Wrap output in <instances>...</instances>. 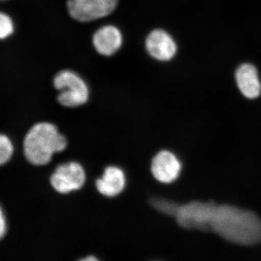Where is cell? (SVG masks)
Listing matches in <instances>:
<instances>
[{"instance_id":"cell-15","label":"cell","mask_w":261,"mask_h":261,"mask_svg":"<svg viewBox=\"0 0 261 261\" xmlns=\"http://www.w3.org/2000/svg\"><path fill=\"white\" fill-rule=\"evenodd\" d=\"M7 231L6 219L3 209L0 207V240L4 238Z\"/></svg>"},{"instance_id":"cell-16","label":"cell","mask_w":261,"mask_h":261,"mask_svg":"<svg viewBox=\"0 0 261 261\" xmlns=\"http://www.w3.org/2000/svg\"><path fill=\"white\" fill-rule=\"evenodd\" d=\"M97 260V258H96L95 257H92V256L86 257V258L83 259V260Z\"/></svg>"},{"instance_id":"cell-3","label":"cell","mask_w":261,"mask_h":261,"mask_svg":"<svg viewBox=\"0 0 261 261\" xmlns=\"http://www.w3.org/2000/svg\"><path fill=\"white\" fill-rule=\"evenodd\" d=\"M54 86L60 91L58 102L65 107H77L88 101L89 92L87 84L72 70L59 72L55 77Z\"/></svg>"},{"instance_id":"cell-10","label":"cell","mask_w":261,"mask_h":261,"mask_svg":"<svg viewBox=\"0 0 261 261\" xmlns=\"http://www.w3.org/2000/svg\"><path fill=\"white\" fill-rule=\"evenodd\" d=\"M237 84L241 93L248 99H255L261 92V84L255 66L243 64L236 72Z\"/></svg>"},{"instance_id":"cell-13","label":"cell","mask_w":261,"mask_h":261,"mask_svg":"<svg viewBox=\"0 0 261 261\" xmlns=\"http://www.w3.org/2000/svg\"><path fill=\"white\" fill-rule=\"evenodd\" d=\"M13 153V146L7 136L0 135V166L5 164L11 159Z\"/></svg>"},{"instance_id":"cell-8","label":"cell","mask_w":261,"mask_h":261,"mask_svg":"<svg viewBox=\"0 0 261 261\" xmlns=\"http://www.w3.org/2000/svg\"><path fill=\"white\" fill-rule=\"evenodd\" d=\"M146 49L154 59L160 61H168L172 59L177 46L167 32L161 29L152 31L146 39Z\"/></svg>"},{"instance_id":"cell-12","label":"cell","mask_w":261,"mask_h":261,"mask_svg":"<svg viewBox=\"0 0 261 261\" xmlns=\"http://www.w3.org/2000/svg\"><path fill=\"white\" fill-rule=\"evenodd\" d=\"M151 203L156 210L163 214L172 216V217H174L178 206H179L178 203H176L173 201L161 198L153 199L151 201Z\"/></svg>"},{"instance_id":"cell-14","label":"cell","mask_w":261,"mask_h":261,"mask_svg":"<svg viewBox=\"0 0 261 261\" xmlns=\"http://www.w3.org/2000/svg\"><path fill=\"white\" fill-rule=\"evenodd\" d=\"M14 27L11 18L3 13H0V39H5L11 35Z\"/></svg>"},{"instance_id":"cell-4","label":"cell","mask_w":261,"mask_h":261,"mask_svg":"<svg viewBox=\"0 0 261 261\" xmlns=\"http://www.w3.org/2000/svg\"><path fill=\"white\" fill-rule=\"evenodd\" d=\"M216 202L194 200L178 206L174 218L181 227L209 232V221Z\"/></svg>"},{"instance_id":"cell-9","label":"cell","mask_w":261,"mask_h":261,"mask_svg":"<svg viewBox=\"0 0 261 261\" xmlns=\"http://www.w3.org/2000/svg\"><path fill=\"white\" fill-rule=\"evenodd\" d=\"M123 37L114 25H106L98 29L93 37V44L98 53L105 56H112L121 48Z\"/></svg>"},{"instance_id":"cell-1","label":"cell","mask_w":261,"mask_h":261,"mask_svg":"<svg viewBox=\"0 0 261 261\" xmlns=\"http://www.w3.org/2000/svg\"><path fill=\"white\" fill-rule=\"evenodd\" d=\"M209 231L233 245L254 246L261 243V218L250 209L216 203L209 221Z\"/></svg>"},{"instance_id":"cell-7","label":"cell","mask_w":261,"mask_h":261,"mask_svg":"<svg viewBox=\"0 0 261 261\" xmlns=\"http://www.w3.org/2000/svg\"><path fill=\"white\" fill-rule=\"evenodd\" d=\"M181 163L177 156L168 150H162L156 154L151 163V171L157 181L171 184L176 181L182 169Z\"/></svg>"},{"instance_id":"cell-11","label":"cell","mask_w":261,"mask_h":261,"mask_svg":"<svg viewBox=\"0 0 261 261\" xmlns=\"http://www.w3.org/2000/svg\"><path fill=\"white\" fill-rule=\"evenodd\" d=\"M126 185V177L121 168L109 166L105 170L102 177L96 181L98 192L106 197L119 195Z\"/></svg>"},{"instance_id":"cell-2","label":"cell","mask_w":261,"mask_h":261,"mask_svg":"<svg viewBox=\"0 0 261 261\" xmlns=\"http://www.w3.org/2000/svg\"><path fill=\"white\" fill-rule=\"evenodd\" d=\"M67 140L53 123L42 122L31 128L24 140V154L29 163L44 166L53 154L66 148Z\"/></svg>"},{"instance_id":"cell-6","label":"cell","mask_w":261,"mask_h":261,"mask_svg":"<svg viewBox=\"0 0 261 261\" xmlns=\"http://www.w3.org/2000/svg\"><path fill=\"white\" fill-rule=\"evenodd\" d=\"M85 181V171L82 165L76 162L60 165L50 178L51 186L62 194L80 190Z\"/></svg>"},{"instance_id":"cell-5","label":"cell","mask_w":261,"mask_h":261,"mask_svg":"<svg viewBox=\"0 0 261 261\" xmlns=\"http://www.w3.org/2000/svg\"><path fill=\"white\" fill-rule=\"evenodd\" d=\"M118 3V0H68L67 6L72 18L89 22L111 14Z\"/></svg>"}]
</instances>
